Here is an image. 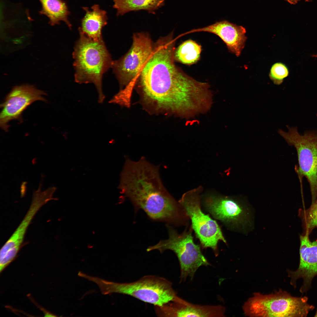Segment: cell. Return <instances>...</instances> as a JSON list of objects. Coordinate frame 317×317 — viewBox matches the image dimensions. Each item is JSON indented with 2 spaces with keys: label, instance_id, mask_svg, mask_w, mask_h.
<instances>
[{
  "label": "cell",
  "instance_id": "cell-1",
  "mask_svg": "<svg viewBox=\"0 0 317 317\" xmlns=\"http://www.w3.org/2000/svg\"><path fill=\"white\" fill-rule=\"evenodd\" d=\"M175 44L173 32L157 41L135 85L156 109L188 119L204 109L213 92L208 83L197 80L176 65Z\"/></svg>",
  "mask_w": 317,
  "mask_h": 317
},
{
  "label": "cell",
  "instance_id": "cell-2",
  "mask_svg": "<svg viewBox=\"0 0 317 317\" xmlns=\"http://www.w3.org/2000/svg\"><path fill=\"white\" fill-rule=\"evenodd\" d=\"M119 188L135 212L143 210L151 220L172 226L189 224L190 219L183 207L163 185L159 166L150 163L144 157L136 161L126 160Z\"/></svg>",
  "mask_w": 317,
  "mask_h": 317
},
{
  "label": "cell",
  "instance_id": "cell-3",
  "mask_svg": "<svg viewBox=\"0 0 317 317\" xmlns=\"http://www.w3.org/2000/svg\"><path fill=\"white\" fill-rule=\"evenodd\" d=\"M79 31L80 38L75 43L73 57L75 80L79 83L94 84L97 90L98 102H103L102 76L112 67L113 61L103 40L94 41Z\"/></svg>",
  "mask_w": 317,
  "mask_h": 317
},
{
  "label": "cell",
  "instance_id": "cell-4",
  "mask_svg": "<svg viewBox=\"0 0 317 317\" xmlns=\"http://www.w3.org/2000/svg\"><path fill=\"white\" fill-rule=\"evenodd\" d=\"M92 281L97 285L103 295H127L155 306H161L172 301L177 296L171 281L155 275L145 276L129 283L116 282L95 276L92 278Z\"/></svg>",
  "mask_w": 317,
  "mask_h": 317
},
{
  "label": "cell",
  "instance_id": "cell-5",
  "mask_svg": "<svg viewBox=\"0 0 317 317\" xmlns=\"http://www.w3.org/2000/svg\"><path fill=\"white\" fill-rule=\"evenodd\" d=\"M168 237L160 240L156 245L150 246L147 252L157 250L162 253L169 250L176 255L180 268V282H183L189 278L192 280L198 269L202 266L210 265L201 251L200 245L196 244L192 235L191 225L186 226L183 232L179 234L172 225L167 224Z\"/></svg>",
  "mask_w": 317,
  "mask_h": 317
},
{
  "label": "cell",
  "instance_id": "cell-6",
  "mask_svg": "<svg viewBox=\"0 0 317 317\" xmlns=\"http://www.w3.org/2000/svg\"><path fill=\"white\" fill-rule=\"evenodd\" d=\"M306 296L294 297L280 289L263 295L255 293L243 306L245 315L250 317H306L315 306Z\"/></svg>",
  "mask_w": 317,
  "mask_h": 317
},
{
  "label": "cell",
  "instance_id": "cell-7",
  "mask_svg": "<svg viewBox=\"0 0 317 317\" xmlns=\"http://www.w3.org/2000/svg\"><path fill=\"white\" fill-rule=\"evenodd\" d=\"M154 44L147 33L134 34L131 46L120 59L113 61L112 68L119 83L122 96L131 99L133 89L144 66L151 56Z\"/></svg>",
  "mask_w": 317,
  "mask_h": 317
},
{
  "label": "cell",
  "instance_id": "cell-8",
  "mask_svg": "<svg viewBox=\"0 0 317 317\" xmlns=\"http://www.w3.org/2000/svg\"><path fill=\"white\" fill-rule=\"evenodd\" d=\"M199 186L184 193L178 201L183 207L191 221V225L196 237L203 249L210 248L216 256L218 254V245L222 241L227 244L222 230L216 220L202 209L201 193Z\"/></svg>",
  "mask_w": 317,
  "mask_h": 317
},
{
  "label": "cell",
  "instance_id": "cell-9",
  "mask_svg": "<svg viewBox=\"0 0 317 317\" xmlns=\"http://www.w3.org/2000/svg\"><path fill=\"white\" fill-rule=\"evenodd\" d=\"M201 202L207 212L228 229L245 232L252 227L251 211L242 199L210 192L201 196Z\"/></svg>",
  "mask_w": 317,
  "mask_h": 317
},
{
  "label": "cell",
  "instance_id": "cell-10",
  "mask_svg": "<svg viewBox=\"0 0 317 317\" xmlns=\"http://www.w3.org/2000/svg\"><path fill=\"white\" fill-rule=\"evenodd\" d=\"M287 132L279 129L278 132L288 144L295 148L299 166L296 171L300 178L305 177L310 186L312 203L317 197V131H307L303 135L297 127L287 126Z\"/></svg>",
  "mask_w": 317,
  "mask_h": 317
},
{
  "label": "cell",
  "instance_id": "cell-11",
  "mask_svg": "<svg viewBox=\"0 0 317 317\" xmlns=\"http://www.w3.org/2000/svg\"><path fill=\"white\" fill-rule=\"evenodd\" d=\"M40 184L38 189L33 192L30 206L23 219L11 236L1 248L0 252V267L4 269L16 258L21 248L26 231L35 215L41 208L52 200L55 191L53 187L41 192Z\"/></svg>",
  "mask_w": 317,
  "mask_h": 317
},
{
  "label": "cell",
  "instance_id": "cell-12",
  "mask_svg": "<svg viewBox=\"0 0 317 317\" xmlns=\"http://www.w3.org/2000/svg\"><path fill=\"white\" fill-rule=\"evenodd\" d=\"M43 95L47 94L32 85L26 84L14 87L0 104L2 109L0 126L2 129L8 131L10 127L8 123L11 120L23 122L22 114L30 105L38 100L47 102Z\"/></svg>",
  "mask_w": 317,
  "mask_h": 317
},
{
  "label": "cell",
  "instance_id": "cell-13",
  "mask_svg": "<svg viewBox=\"0 0 317 317\" xmlns=\"http://www.w3.org/2000/svg\"><path fill=\"white\" fill-rule=\"evenodd\" d=\"M309 235L303 233L300 236V260L297 269L294 271L287 270L290 284L294 288L296 287L297 280L302 279L299 289L302 295L311 289L312 280L317 276V239L311 241Z\"/></svg>",
  "mask_w": 317,
  "mask_h": 317
},
{
  "label": "cell",
  "instance_id": "cell-14",
  "mask_svg": "<svg viewBox=\"0 0 317 317\" xmlns=\"http://www.w3.org/2000/svg\"><path fill=\"white\" fill-rule=\"evenodd\" d=\"M156 314L160 316L220 317L225 316V308L221 305L194 304L177 296L172 301L155 306Z\"/></svg>",
  "mask_w": 317,
  "mask_h": 317
},
{
  "label": "cell",
  "instance_id": "cell-15",
  "mask_svg": "<svg viewBox=\"0 0 317 317\" xmlns=\"http://www.w3.org/2000/svg\"><path fill=\"white\" fill-rule=\"evenodd\" d=\"M200 32L213 33L219 36L226 44L229 51L237 57L240 55L247 39L245 35L246 30L244 27L226 20L217 21L204 27L192 29L182 35Z\"/></svg>",
  "mask_w": 317,
  "mask_h": 317
},
{
  "label": "cell",
  "instance_id": "cell-16",
  "mask_svg": "<svg viewBox=\"0 0 317 317\" xmlns=\"http://www.w3.org/2000/svg\"><path fill=\"white\" fill-rule=\"evenodd\" d=\"M82 8L85 14L81 20V27L79 30L94 41L102 40V29L107 23L106 11L101 9L97 4L93 5L91 11L87 7Z\"/></svg>",
  "mask_w": 317,
  "mask_h": 317
},
{
  "label": "cell",
  "instance_id": "cell-17",
  "mask_svg": "<svg viewBox=\"0 0 317 317\" xmlns=\"http://www.w3.org/2000/svg\"><path fill=\"white\" fill-rule=\"evenodd\" d=\"M38 0L41 5L39 13L47 17L50 25H58L62 21L71 29L72 25L68 18L70 12L65 1L63 0Z\"/></svg>",
  "mask_w": 317,
  "mask_h": 317
},
{
  "label": "cell",
  "instance_id": "cell-18",
  "mask_svg": "<svg viewBox=\"0 0 317 317\" xmlns=\"http://www.w3.org/2000/svg\"><path fill=\"white\" fill-rule=\"evenodd\" d=\"M166 0H113V7L117 10V15L122 16L131 11L141 10L155 14L156 11L165 4Z\"/></svg>",
  "mask_w": 317,
  "mask_h": 317
},
{
  "label": "cell",
  "instance_id": "cell-19",
  "mask_svg": "<svg viewBox=\"0 0 317 317\" xmlns=\"http://www.w3.org/2000/svg\"><path fill=\"white\" fill-rule=\"evenodd\" d=\"M201 51L200 45L189 40L183 42L175 50L174 59L184 64H193L199 60Z\"/></svg>",
  "mask_w": 317,
  "mask_h": 317
},
{
  "label": "cell",
  "instance_id": "cell-20",
  "mask_svg": "<svg viewBox=\"0 0 317 317\" xmlns=\"http://www.w3.org/2000/svg\"><path fill=\"white\" fill-rule=\"evenodd\" d=\"M299 216L303 223L304 234L309 235L314 228L317 227V207L311 206L307 210L300 209Z\"/></svg>",
  "mask_w": 317,
  "mask_h": 317
},
{
  "label": "cell",
  "instance_id": "cell-21",
  "mask_svg": "<svg viewBox=\"0 0 317 317\" xmlns=\"http://www.w3.org/2000/svg\"><path fill=\"white\" fill-rule=\"evenodd\" d=\"M289 74V70L286 65L282 63L277 62L271 66L269 76L274 84L279 85Z\"/></svg>",
  "mask_w": 317,
  "mask_h": 317
},
{
  "label": "cell",
  "instance_id": "cell-22",
  "mask_svg": "<svg viewBox=\"0 0 317 317\" xmlns=\"http://www.w3.org/2000/svg\"><path fill=\"white\" fill-rule=\"evenodd\" d=\"M27 182L26 181H23L21 183V198L23 197L25 195L26 190V184Z\"/></svg>",
  "mask_w": 317,
  "mask_h": 317
},
{
  "label": "cell",
  "instance_id": "cell-23",
  "mask_svg": "<svg viewBox=\"0 0 317 317\" xmlns=\"http://www.w3.org/2000/svg\"><path fill=\"white\" fill-rule=\"evenodd\" d=\"M291 4H296L298 1L301 0H286ZM306 1H310L312 0H305Z\"/></svg>",
  "mask_w": 317,
  "mask_h": 317
},
{
  "label": "cell",
  "instance_id": "cell-24",
  "mask_svg": "<svg viewBox=\"0 0 317 317\" xmlns=\"http://www.w3.org/2000/svg\"><path fill=\"white\" fill-rule=\"evenodd\" d=\"M311 206L315 207H317V197L315 201L312 203Z\"/></svg>",
  "mask_w": 317,
  "mask_h": 317
},
{
  "label": "cell",
  "instance_id": "cell-25",
  "mask_svg": "<svg viewBox=\"0 0 317 317\" xmlns=\"http://www.w3.org/2000/svg\"><path fill=\"white\" fill-rule=\"evenodd\" d=\"M315 315V316H314L315 317H317V310H316V313Z\"/></svg>",
  "mask_w": 317,
  "mask_h": 317
},
{
  "label": "cell",
  "instance_id": "cell-26",
  "mask_svg": "<svg viewBox=\"0 0 317 317\" xmlns=\"http://www.w3.org/2000/svg\"><path fill=\"white\" fill-rule=\"evenodd\" d=\"M312 56L313 57H317V55H312Z\"/></svg>",
  "mask_w": 317,
  "mask_h": 317
}]
</instances>
